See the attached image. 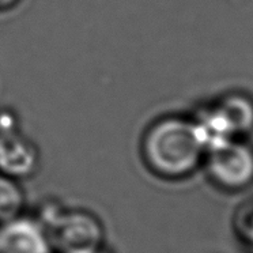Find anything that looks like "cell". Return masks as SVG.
I'll use <instances>...</instances> for the list:
<instances>
[{"mask_svg": "<svg viewBox=\"0 0 253 253\" xmlns=\"http://www.w3.org/2000/svg\"><path fill=\"white\" fill-rule=\"evenodd\" d=\"M209 138L198 120L165 116L144 131L140 154L151 173L165 180H180L203 164Z\"/></svg>", "mask_w": 253, "mask_h": 253, "instance_id": "1", "label": "cell"}, {"mask_svg": "<svg viewBox=\"0 0 253 253\" xmlns=\"http://www.w3.org/2000/svg\"><path fill=\"white\" fill-rule=\"evenodd\" d=\"M55 253H90L104 247L105 229L97 215L48 200L36 216Z\"/></svg>", "mask_w": 253, "mask_h": 253, "instance_id": "2", "label": "cell"}, {"mask_svg": "<svg viewBox=\"0 0 253 253\" xmlns=\"http://www.w3.org/2000/svg\"><path fill=\"white\" fill-rule=\"evenodd\" d=\"M203 164L210 178L226 189H241L253 181V149L241 139L209 142Z\"/></svg>", "mask_w": 253, "mask_h": 253, "instance_id": "3", "label": "cell"}, {"mask_svg": "<svg viewBox=\"0 0 253 253\" xmlns=\"http://www.w3.org/2000/svg\"><path fill=\"white\" fill-rule=\"evenodd\" d=\"M198 123L209 142L241 139L253 129V99L240 93L227 94L198 119Z\"/></svg>", "mask_w": 253, "mask_h": 253, "instance_id": "4", "label": "cell"}, {"mask_svg": "<svg viewBox=\"0 0 253 253\" xmlns=\"http://www.w3.org/2000/svg\"><path fill=\"white\" fill-rule=\"evenodd\" d=\"M40 165V153L32 139L15 126L11 117H0V174L14 180L32 177Z\"/></svg>", "mask_w": 253, "mask_h": 253, "instance_id": "5", "label": "cell"}, {"mask_svg": "<svg viewBox=\"0 0 253 253\" xmlns=\"http://www.w3.org/2000/svg\"><path fill=\"white\" fill-rule=\"evenodd\" d=\"M0 253H55L36 216L21 215L0 225Z\"/></svg>", "mask_w": 253, "mask_h": 253, "instance_id": "6", "label": "cell"}, {"mask_svg": "<svg viewBox=\"0 0 253 253\" xmlns=\"http://www.w3.org/2000/svg\"><path fill=\"white\" fill-rule=\"evenodd\" d=\"M25 192L18 180L0 174V225L23 214Z\"/></svg>", "mask_w": 253, "mask_h": 253, "instance_id": "7", "label": "cell"}, {"mask_svg": "<svg viewBox=\"0 0 253 253\" xmlns=\"http://www.w3.org/2000/svg\"><path fill=\"white\" fill-rule=\"evenodd\" d=\"M237 233L240 234L242 241L253 249V202L244 206L236 218Z\"/></svg>", "mask_w": 253, "mask_h": 253, "instance_id": "8", "label": "cell"}, {"mask_svg": "<svg viewBox=\"0 0 253 253\" xmlns=\"http://www.w3.org/2000/svg\"><path fill=\"white\" fill-rule=\"evenodd\" d=\"M21 0H0V11H8L17 6Z\"/></svg>", "mask_w": 253, "mask_h": 253, "instance_id": "9", "label": "cell"}, {"mask_svg": "<svg viewBox=\"0 0 253 253\" xmlns=\"http://www.w3.org/2000/svg\"><path fill=\"white\" fill-rule=\"evenodd\" d=\"M90 253H110L108 249L105 247H102L101 249H97V251H94V252H90Z\"/></svg>", "mask_w": 253, "mask_h": 253, "instance_id": "10", "label": "cell"}]
</instances>
